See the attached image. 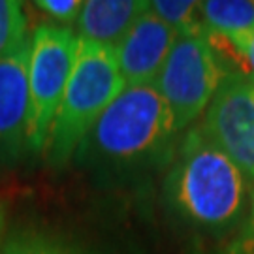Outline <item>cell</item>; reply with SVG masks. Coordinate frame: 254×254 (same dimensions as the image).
<instances>
[{
	"mask_svg": "<svg viewBox=\"0 0 254 254\" xmlns=\"http://www.w3.org/2000/svg\"><path fill=\"white\" fill-rule=\"evenodd\" d=\"M170 160L164 196L173 215L203 234L236 232L251 203L253 181L203 134L201 127L185 132Z\"/></svg>",
	"mask_w": 254,
	"mask_h": 254,
	"instance_id": "obj_1",
	"label": "cell"
},
{
	"mask_svg": "<svg viewBox=\"0 0 254 254\" xmlns=\"http://www.w3.org/2000/svg\"><path fill=\"white\" fill-rule=\"evenodd\" d=\"M177 127L154 83L127 87L94 123L77 154L108 168H139L170 160Z\"/></svg>",
	"mask_w": 254,
	"mask_h": 254,
	"instance_id": "obj_2",
	"label": "cell"
},
{
	"mask_svg": "<svg viewBox=\"0 0 254 254\" xmlns=\"http://www.w3.org/2000/svg\"><path fill=\"white\" fill-rule=\"evenodd\" d=\"M127 89L115 47L79 40L77 57L66 91L51 125L44 158L53 168L72 160L94 123Z\"/></svg>",
	"mask_w": 254,
	"mask_h": 254,
	"instance_id": "obj_3",
	"label": "cell"
},
{
	"mask_svg": "<svg viewBox=\"0 0 254 254\" xmlns=\"http://www.w3.org/2000/svg\"><path fill=\"white\" fill-rule=\"evenodd\" d=\"M79 38L72 28L40 25L30 38L27 149L46 151L51 125L72 75Z\"/></svg>",
	"mask_w": 254,
	"mask_h": 254,
	"instance_id": "obj_4",
	"label": "cell"
},
{
	"mask_svg": "<svg viewBox=\"0 0 254 254\" xmlns=\"http://www.w3.org/2000/svg\"><path fill=\"white\" fill-rule=\"evenodd\" d=\"M228 75V68L203 34L177 38L154 85L172 109L179 134L205 115Z\"/></svg>",
	"mask_w": 254,
	"mask_h": 254,
	"instance_id": "obj_5",
	"label": "cell"
},
{
	"mask_svg": "<svg viewBox=\"0 0 254 254\" xmlns=\"http://www.w3.org/2000/svg\"><path fill=\"white\" fill-rule=\"evenodd\" d=\"M203 134L254 183V81L230 73L201 121Z\"/></svg>",
	"mask_w": 254,
	"mask_h": 254,
	"instance_id": "obj_6",
	"label": "cell"
},
{
	"mask_svg": "<svg viewBox=\"0 0 254 254\" xmlns=\"http://www.w3.org/2000/svg\"><path fill=\"white\" fill-rule=\"evenodd\" d=\"M179 34L147 8L115 47L121 75L132 85L154 83Z\"/></svg>",
	"mask_w": 254,
	"mask_h": 254,
	"instance_id": "obj_7",
	"label": "cell"
},
{
	"mask_svg": "<svg viewBox=\"0 0 254 254\" xmlns=\"http://www.w3.org/2000/svg\"><path fill=\"white\" fill-rule=\"evenodd\" d=\"M30 38L0 59V160H15L27 149ZM28 151V149H27Z\"/></svg>",
	"mask_w": 254,
	"mask_h": 254,
	"instance_id": "obj_8",
	"label": "cell"
},
{
	"mask_svg": "<svg viewBox=\"0 0 254 254\" xmlns=\"http://www.w3.org/2000/svg\"><path fill=\"white\" fill-rule=\"evenodd\" d=\"M147 8L143 0H85L73 32L85 42L117 47Z\"/></svg>",
	"mask_w": 254,
	"mask_h": 254,
	"instance_id": "obj_9",
	"label": "cell"
},
{
	"mask_svg": "<svg viewBox=\"0 0 254 254\" xmlns=\"http://www.w3.org/2000/svg\"><path fill=\"white\" fill-rule=\"evenodd\" d=\"M203 34L243 42L254 32V2L251 0H205L200 2Z\"/></svg>",
	"mask_w": 254,
	"mask_h": 254,
	"instance_id": "obj_10",
	"label": "cell"
},
{
	"mask_svg": "<svg viewBox=\"0 0 254 254\" xmlns=\"http://www.w3.org/2000/svg\"><path fill=\"white\" fill-rule=\"evenodd\" d=\"M149 9L156 13L166 25H170L179 36L203 34L198 0H154L149 2Z\"/></svg>",
	"mask_w": 254,
	"mask_h": 254,
	"instance_id": "obj_11",
	"label": "cell"
},
{
	"mask_svg": "<svg viewBox=\"0 0 254 254\" xmlns=\"http://www.w3.org/2000/svg\"><path fill=\"white\" fill-rule=\"evenodd\" d=\"M203 36L207 38V42L215 49L218 59L228 68V72L241 73L254 81V32L239 44H232L228 40L209 36V34H203Z\"/></svg>",
	"mask_w": 254,
	"mask_h": 254,
	"instance_id": "obj_12",
	"label": "cell"
},
{
	"mask_svg": "<svg viewBox=\"0 0 254 254\" xmlns=\"http://www.w3.org/2000/svg\"><path fill=\"white\" fill-rule=\"evenodd\" d=\"M27 38V17L17 0H0V59L15 51Z\"/></svg>",
	"mask_w": 254,
	"mask_h": 254,
	"instance_id": "obj_13",
	"label": "cell"
},
{
	"mask_svg": "<svg viewBox=\"0 0 254 254\" xmlns=\"http://www.w3.org/2000/svg\"><path fill=\"white\" fill-rule=\"evenodd\" d=\"M59 249L46 236L36 230H21L9 236L0 249V254H59Z\"/></svg>",
	"mask_w": 254,
	"mask_h": 254,
	"instance_id": "obj_14",
	"label": "cell"
},
{
	"mask_svg": "<svg viewBox=\"0 0 254 254\" xmlns=\"http://www.w3.org/2000/svg\"><path fill=\"white\" fill-rule=\"evenodd\" d=\"M38 11H42L47 19L59 23V27L75 25L83 8V0H36L34 2Z\"/></svg>",
	"mask_w": 254,
	"mask_h": 254,
	"instance_id": "obj_15",
	"label": "cell"
},
{
	"mask_svg": "<svg viewBox=\"0 0 254 254\" xmlns=\"http://www.w3.org/2000/svg\"><path fill=\"white\" fill-rule=\"evenodd\" d=\"M222 254H254V189L245 218L222 247Z\"/></svg>",
	"mask_w": 254,
	"mask_h": 254,
	"instance_id": "obj_16",
	"label": "cell"
},
{
	"mask_svg": "<svg viewBox=\"0 0 254 254\" xmlns=\"http://www.w3.org/2000/svg\"><path fill=\"white\" fill-rule=\"evenodd\" d=\"M4 224H6V207L0 201V237H2V232H4Z\"/></svg>",
	"mask_w": 254,
	"mask_h": 254,
	"instance_id": "obj_17",
	"label": "cell"
},
{
	"mask_svg": "<svg viewBox=\"0 0 254 254\" xmlns=\"http://www.w3.org/2000/svg\"><path fill=\"white\" fill-rule=\"evenodd\" d=\"M59 254H81V253H75V251H66V249H59Z\"/></svg>",
	"mask_w": 254,
	"mask_h": 254,
	"instance_id": "obj_18",
	"label": "cell"
}]
</instances>
